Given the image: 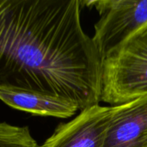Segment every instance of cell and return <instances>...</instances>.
<instances>
[{
	"label": "cell",
	"instance_id": "obj_3",
	"mask_svg": "<svg viewBox=\"0 0 147 147\" xmlns=\"http://www.w3.org/2000/svg\"><path fill=\"white\" fill-rule=\"evenodd\" d=\"M82 5L100 15L92 40L102 60L147 23V0H90Z\"/></svg>",
	"mask_w": 147,
	"mask_h": 147
},
{
	"label": "cell",
	"instance_id": "obj_7",
	"mask_svg": "<svg viewBox=\"0 0 147 147\" xmlns=\"http://www.w3.org/2000/svg\"><path fill=\"white\" fill-rule=\"evenodd\" d=\"M0 147H40L28 127L0 123Z\"/></svg>",
	"mask_w": 147,
	"mask_h": 147
},
{
	"label": "cell",
	"instance_id": "obj_1",
	"mask_svg": "<svg viewBox=\"0 0 147 147\" xmlns=\"http://www.w3.org/2000/svg\"><path fill=\"white\" fill-rule=\"evenodd\" d=\"M79 0H0V89L101 102L102 59L81 24Z\"/></svg>",
	"mask_w": 147,
	"mask_h": 147
},
{
	"label": "cell",
	"instance_id": "obj_4",
	"mask_svg": "<svg viewBox=\"0 0 147 147\" xmlns=\"http://www.w3.org/2000/svg\"><path fill=\"white\" fill-rule=\"evenodd\" d=\"M115 106L96 104L60 124L40 147H104Z\"/></svg>",
	"mask_w": 147,
	"mask_h": 147
},
{
	"label": "cell",
	"instance_id": "obj_5",
	"mask_svg": "<svg viewBox=\"0 0 147 147\" xmlns=\"http://www.w3.org/2000/svg\"><path fill=\"white\" fill-rule=\"evenodd\" d=\"M104 147H147V95L115 106Z\"/></svg>",
	"mask_w": 147,
	"mask_h": 147
},
{
	"label": "cell",
	"instance_id": "obj_6",
	"mask_svg": "<svg viewBox=\"0 0 147 147\" xmlns=\"http://www.w3.org/2000/svg\"><path fill=\"white\" fill-rule=\"evenodd\" d=\"M0 100L15 109L55 118H69L79 110L75 104L64 99L18 90L0 89Z\"/></svg>",
	"mask_w": 147,
	"mask_h": 147
},
{
	"label": "cell",
	"instance_id": "obj_2",
	"mask_svg": "<svg viewBox=\"0 0 147 147\" xmlns=\"http://www.w3.org/2000/svg\"><path fill=\"white\" fill-rule=\"evenodd\" d=\"M147 95V23L102 64L101 102L110 106Z\"/></svg>",
	"mask_w": 147,
	"mask_h": 147
}]
</instances>
